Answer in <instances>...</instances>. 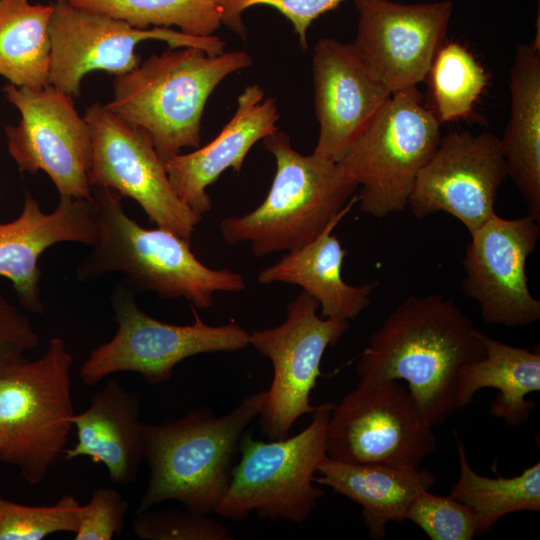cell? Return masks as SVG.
<instances>
[{"instance_id":"cell-1","label":"cell","mask_w":540,"mask_h":540,"mask_svg":"<svg viewBox=\"0 0 540 540\" xmlns=\"http://www.w3.org/2000/svg\"><path fill=\"white\" fill-rule=\"evenodd\" d=\"M482 334L451 298L412 295L371 335L358 384L405 381L429 423L440 425L456 410L460 369L484 354Z\"/></svg>"},{"instance_id":"cell-2","label":"cell","mask_w":540,"mask_h":540,"mask_svg":"<svg viewBox=\"0 0 540 540\" xmlns=\"http://www.w3.org/2000/svg\"><path fill=\"white\" fill-rule=\"evenodd\" d=\"M266 395L267 390L250 394L223 416L200 407L176 420L141 422L149 478L137 513L169 500L198 514L214 511L227 490L240 438Z\"/></svg>"},{"instance_id":"cell-3","label":"cell","mask_w":540,"mask_h":540,"mask_svg":"<svg viewBox=\"0 0 540 540\" xmlns=\"http://www.w3.org/2000/svg\"><path fill=\"white\" fill-rule=\"evenodd\" d=\"M252 63L246 51L210 55L196 47H169L117 75L105 107L148 134L165 164L183 148L200 146L209 96L227 76Z\"/></svg>"},{"instance_id":"cell-4","label":"cell","mask_w":540,"mask_h":540,"mask_svg":"<svg viewBox=\"0 0 540 540\" xmlns=\"http://www.w3.org/2000/svg\"><path fill=\"white\" fill-rule=\"evenodd\" d=\"M92 199L98 237L77 268L78 280L121 272L132 288L153 291L161 298L183 297L198 309L212 307L216 292L246 288L240 273L204 265L189 239L161 227L140 226L124 212L116 191L95 186Z\"/></svg>"},{"instance_id":"cell-5","label":"cell","mask_w":540,"mask_h":540,"mask_svg":"<svg viewBox=\"0 0 540 540\" xmlns=\"http://www.w3.org/2000/svg\"><path fill=\"white\" fill-rule=\"evenodd\" d=\"M276 163L264 201L227 217L219 230L229 245L248 242L256 257L292 251L314 240L355 195L358 184L340 162L303 155L279 129L263 139Z\"/></svg>"},{"instance_id":"cell-6","label":"cell","mask_w":540,"mask_h":540,"mask_svg":"<svg viewBox=\"0 0 540 540\" xmlns=\"http://www.w3.org/2000/svg\"><path fill=\"white\" fill-rule=\"evenodd\" d=\"M73 357L55 337L38 359L0 377V461L30 485L42 483L63 455L73 428Z\"/></svg>"},{"instance_id":"cell-7","label":"cell","mask_w":540,"mask_h":540,"mask_svg":"<svg viewBox=\"0 0 540 540\" xmlns=\"http://www.w3.org/2000/svg\"><path fill=\"white\" fill-rule=\"evenodd\" d=\"M334 405H318L309 425L293 437L264 442L245 431L240 460L213 512L234 521L252 512L272 521H305L325 494L313 479L327 456L326 429Z\"/></svg>"},{"instance_id":"cell-8","label":"cell","mask_w":540,"mask_h":540,"mask_svg":"<svg viewBox=\"0 0 540 540\" xmlns=\"http://www.w3.org/2000/svg\"><path fill=\"white\" fill-rule=\"evenodd\" d=\"M441 137L417 87L393 93L339 161L360 187L359 210L375 218L404 211Z\"/></svg>"},{"instance_id":"cell-9","label":"cell","mask_w":540,"mask_h":540,"mask_svg":"<svg viewBox=\"0 0 540 540\" xmlns=\"http://www.w3.org/2000/svg\"><path fill=\"white\" fill-rule=\"evenodd\" d=\"M112 306L118 324L115 335L94 348L79 369L87 386L123 371L136 372L149 384H160L170 380L176 365L189 357L233 352L250 345V333L243 327L206 324L195 310L192 324L161 322L137 306L125 283L115 289Z\"/></svg>"},{"instance_id":"cell-10","label":"cell","mask_w":540,"mask_h":540,"mask_svg":"<svg viewBox=\"0 0 540 540\" xmlns=\"http://www.w3.org/2000/svg\"><path fill=\"white\" fill-rule=\"evenodd\" d=\"M432 427L399 380L358 384L334 405L326 455L346 463L418 468L436 450Z\"/></svg>"},{"instance_id":"cell-11","label":"cell","mask_w":540,"mask_h":540,"mask_svg":"<svg viewBox=\"0 0 540 540\" xmlns=\"http://www.w3.org/2000/svg\"><path fill=\"white\" fill-rule=\"evenodd\" d=\"M318 309L317 300L302 290L288 303L281 324L250 333V345L273 366L259 414L261 430L271 440L288 437L299 417L316 410L310 395L321 375L322 357L348 329V320L323 318Z\"/></svg>"},{"instance_id":"cell-12","label":"cell","mask_w":540,"mask_h":540,"mask_svg":"<svg viewBox=\"0 0 540 540\" xmlns=\"http://www.w3.org/2000/svg\"><path fill=\"white\" fill-rule=\"evenodd\" d=\"M52 6L50 85L72 96L79 95L81 81L91 71L117 76L136 68L140 64L136 46L141 41L162 40L170 48L196 47L210 55L224 52L226 44L214 35L195 36L166 27L137 29L67 0H56Z\"/></svg>"},{"instance_id":"cell-13","label":"cell","mask_w":540,"mask_h":540,"mask_svg":"<svg viewBox=\"0 0 540 540\" xmlns=\"http://www.w3.org/2000/svg\"><path fill=\"white\" fill-rule=\"evenodd\" d=\"M3 90L21 115L17 125L5 129L8 151L19 169L44 171L60 196L91 199V132L72 95L52 85L30 89L9 83Z\"/></svg>"},{"instance_id":"cell-14","label":"cell","mask_w":540,"mask_h":540,"mask_svg":"<svg viewBox=\"0 0 540 540\" xmlns=\"http://www.w3.org/2000/svg\"><path fill=\"white\" fill-rule=\"evenodd\" d=\"M83 117L92 140L91 187L135 200L150 222L190 240L202 216L174 191L149 135L99 103L89 106Z\"/></svg>"},{"instance_id":"cell-15","label":"cell","mask_w":540,"mask_h":540,"mask_svg":"<svg viewBox=\"0 0 540 540\" xmlns=\"http://www.w3.org/2000/svg\"><path fill=\"white\" fill-rule=\"evenodd\" d=\"M540 221L530 215L516 219L491 216L470 232L461 283L489 324L515 328L540 319V300L528 285L526 264L535 251Z\"/></svg>"},{"instance_id":"cell-16","label":"cell","mask_w":540,"mask_h":540,"mask_svg":"<svg viewBox=\"0 0 540 540\" xmlns=\"http://www.w3.org/2000/svg\"><path fill=\"white\" fill-rule=\"evenodd\" d=\"M507 177L499 137L489 131H453L441 137L420 171L408 207L418 219L450 214L470 233L496 214L498 191Z\"/></svg>"},{"instance_id":"cell-17","label":"cell","mask_w":540,"mask_h":540,"mask_svg":"<svg viewBox=\"0 0 540 540\" xmlns=\"http://www.w3.org/2000/svg\"><path fill=\"white\" fill-rule=\"evenodd\" d=\"M354 3L358 23L352 45L359 57L392 94L417 87L427 78L435 56L445 44L452 2Z\"/></svg>"},{"instance_id":"cell-18","label":"cell","mask_w":540,"mask_h":540,"mask_svg":"<svg viewBox=\"0 0 540 540\" xmlns=\"http://www.w3.org/2000/svg\"><path fill=\"white\" fill-rule=\"evenodd\" d=\"M319 135L313 154L339 162L392 93L373 75L352 43L321 38L312 57Z\"/></svg>"},{"instance_id":"cell-19","label":"cell","mask_w":540,"mask_h":540,"mask_svg":"<svg viewBox=\"0 0 540 540\" xmlns=\"http://www.w3.org/2000/svg\"><path fill=\"white\" fill-rule=\"evenodd\" d=\"M98 229L93 199L60 196L56 209L43 213L36 199L25 192L19 217L0 223V276L9 279L21 305L36 314L44 312L40 298V255L59 242L94 246Z\"/></svg>"},{"instance_id":"cell-20","label":"cell","mask_w":540,"mask_h":540,"mask_svg":"<svg viewBox=\"0 0 540 540\" xmlns=\"http://www.w3.org/2000/svg\"><path fill=\"white\" fill-rule=\"evenodd\" d=\"M276 101L258 84L248 85L238 96L236 111L220 133L203 147L178 154L165 162L170 183L196 214L212 209L208 187L228 168L240 173L250 149L278 130Z\"/></svg>"},{"instance_id":"cell-21","label":"cell","mask_w":540,"mask_h":540,"mask_svg":"<svg viewBox=\"0 0 540 540\" xmlns=\"http://www.w3.org/2000/svg\"><path fill=\"white\" fill-rule=\"evenodd\" d=\"M139 415L138 395L111 378L91 397L86 410L73 415L77 440L65 449L64 458L88 457L105 466L111 482H134L144 461Z\"/></svg>"},{"instance_id":"cell-22","label":"cell","mask_w":540,"mask_h":540,"mask_svg":"<svg viewBox=\"0 0 540 540\" xmlns=\"http://www.w3.org/2000/svg\"><path fill=\"white\" fill-rule=\"evenodd\" d=\"M356 203L354 195L314 240L288 251L279 261L261 270L258 282H284L302 287L317 300L323 318L349 320L358 316L369 306L378 282L354 286L344 281L342 267L347 251L337 235L332 234Z\"/></svg>"},{"instance_id":"cell-23","label":"cell","mask_w":540,"mask_h":540,"mask_svg":"<svg viewBox=\"0 0 540 540\" xmlns=\"http://www.w3.org/2000/svg\"><path fill=\"white\" fill-rule=\"evenodd\" d=\"M314 482L327 486L362 507L370 538L385 537L390 522H404L414 498L429 490L435 475L428 469L384 463L354 464L332 460L320 462Z\"/></svg>"},{"instance_id":"cell-24","label":"cell","mask_w":540,"mask_h":540,"mask_svg":"<svg viewBox=\"0 0 540 540\" xmlns=\"http://www.w3.org/2000/svg\"><path fill=\"white\" fill-rule=\"evenodd\" d=\"M510 117L500 139L508 177L540 221V39L519 44L510 68Z\"/></svg>"},{"instance_id":"cell-25","label":"cell","mask_w":540,"mask_h":540,"mask_svg":"<svg viewBox=\"0 0 540 540\" xmlns=\"http://www.w3.org/2000/svg\"><path fill=\"white\" fill-rule=\"evenodd\" d=\"M484 354L464 365L458 374L455 405L465 408L482 388L498 391L490 405L492 416L520 426L536 407L526 396L540 391V352L495 340L483 332Z\"/></svg>"},{"instance_id":"cell-26","label":"cell","mask_w":540,"mask_h":540,"mask_svg":"<svg viewBox=\"0 0 540 540\" xmlns=\"http://www.w3.org/2000/svg\"><path fill=\"white\" fill-rule=\"evenodd\" d=\"M52 3L0 0V76L17 87L50 85Z\"/></svg>"},{"instance_id":"cell-27","label":"cell","mask_w":540,"mask_h":540,"mask_svg":"<svg viewBox=\"0 0 540 540\" xmlns=\"http://www.w3.org/2000/svg\"><path fill=\"white\" fill-rule=\"evenodd\" d=\"M460 474L450 496L468 505L477 518L478 534L489 531L503 516L540 511V463L514 477L478 474L469 464L464 443L456 436Z\"/></svg>"},{"instance_id":"cell-28","label":"cell","mask_w":540,"mask_h":540,"mask_svg":"<svg viewBox=\"0 0 540 540\" xmlns=\"http://www.w3.org/2000/svg\"><path fill=\"white\" fill-rule=\"evenodd\" d=\"M137 29L176 26L195 36H212L222 25L215 0H67Z\"/></svg>"},{"instance_id":"cell-29","label":"cell","mask_w":540,"mask_h":540,"mask_svg":"<svg viewBox=\"0 0 540 540\" xmlns=\"http://www.w3.org/2000/svg\"><path fill=\"white\" fill-rule=\"evenodd\" d=\"M435 115L440 123L463 119L487 85V75L474 56L461 44H444L431 65Z\"/></svg>"},{"instance_id":"cell-30","label":"cell","mask_w":540,"mask_h":540,"mask_svg":"<svg viewBox=\"0 0 540 540\" xmlns=\"http://www.w3.org/2000/svg\"><path fill=\"white\" fill-rule=\"evenodd\" d=\"M81 509L73 495L50 505H25L0 494V540H42L54 533H75Z\"/></svg>"},{"instance_id":"cell-31","label":"cell","mask_w":540,"mask_h":540,"mask_svg":"<svg viewBox=\"0 0 540 540\" xmlns=\"http://www.w3.org/2000/svg\"><path fill=\"white\" fill-rule=\"evenodd\" d=\"M406 520L416 524L431 540H471L478 534L477 518L466 504L424 490L411 502Z\"/></svg>"},{"instance_id":"cell-32","label":"cell","mask_w":540,"mask_h":540,"mask_svg":"<svg viewBox=\"0 0 540 540\" xmlns=\"http://www.w3.org/2000/svg\"><path fill=\"white\" fill-rule=\"evenodd\" d=\"M133 531L141 540H231L226 528L208 514L167 508L138 512Z\"/></svg>"},{"instance_id":"cell-33","label":"cell","mask_w":540,"mask_h":540,"mask_svg":"<svg viewBox=\"0 0 540 540\" xmlns=\"http://www.w3.org/2000/svg\"><path fill=\"white\" fill-rule=\"evenodd\" d=\"M344 0H215L222 24L245 38L246 27L242 14L250 7L265 5L278 10L293 26L301 49L308 47L307 31L312 22L325 12L335 9Z\"/></svg>"},{"instance_id":"cell-34","label":"cell","mask_w":540,"mask_h":540,"mask_svg":"<svg viewBox=\"0 0 540 540\" xmlns=\"http://www.w3.org/2000/svg\"><path fill=\"white\" fill-rule=\"evenodd\" d=\"M128 502L114 487H97L82 505L75 540H111L121 534Z\"/></svg>"},{"instance_id":"cell-35","label":"cell","mask_w":540,"mask_h":540,"mask_svg":"<svg viewBox=\"0 0 540 540\" xmlns=\"http://www.w3.org/2000/svg\"><path fill=\"white\" fill-rule=\"evenodd\" d=\"M40 338L25 315L0 293V377L26 360Z\"/></svg>"}]
</instances>
